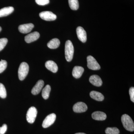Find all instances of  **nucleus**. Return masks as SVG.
Here are the masks:
<instances>
[{"label":"nucleus","instance_id":"obj_17","mask_svg":"<svg viewBox=\"0 0 134 134\" xmlns=\"http://www.w3.org/2000/svg\"><path fill=\"white\" fill-rule=\"evenodd\" d=\"M14 10V8L12 7L3 8L0 9V17L8 15L12 13Z\"/></svg>","mask_w":134,"mask_h":134},{"label":"nucleus","instance_id":"obj_1","mask_svg":"<svg viewBox=\"0 0 134 134\" xmlns=\"http://www.w3.org/2000/svg\"><path fill=\"white\" fill-rule=\"evenodd\" d=\"M121 122H122L124 128L130 132H133L134 130V123L133 121L129 115L125 114L122 115L121 118Z\"/></svg>","mask_w":134,"mask_h":134},{"label":"nucleus","instance_id":"obj_26","mask_svg":"<svg viewBox=\"0 0 134 134\" xmlns=\"http://www.w3.org/2000/svg\"><path fill=\"white\" fill-rule=\"evenodd\" d=\"M36 2L38 5L44 6L47 5L50 2L49 0H35Z\"/></svg>","mask_w":134,"mask_h":134},{"label":"nucleus","instance_id":"obj_8","mask_svg":"<svg viewBox=\"0 0 134 134\" xmlns=\"http://www.w3.org/2000/svg\"><path fill=\"white\" fill-rule=\"evenodd\" d=\"M73 109L75 113H83L86 111L88 109V107L83 102H79L75 104L73 106Z\"/></svg>","mask_w":134,"mask_h":134},{"label":"nucleus","instance_id":"obj_21","mask_svg":"<svg viewBox=\"0 0 134 134\" xmlns=\"http://www.w3.org/2000/svg\"><path fill=\"white\" fill-rule=\"evenodd\" d=\"M70 7L73 10H77L79 7L78 0H68Z\"/></svg>","mask_w":134,"mask_h":134},{"label":"nucleus","instance_id":"obj_3","mask_svg":"<svg viewBox=\"0 0 134 134\" xmlns=\"http://www.w3.org/2000/svg\"><path fill=\"white\" fill-rule=\"evenodd\" d=\"M29 66L26 63L22 62L20 64L18 69V74L19 79L21 81L25 79L29 73Z\"/></svg>","mask_w":134,"mask_h":134},{"label":"nucleus","instance_id":"obj_29","mask_svg":"<svg viewBox=\"0 0 134 134\" xmlns=\"http://www.w3.org/2000/svg\"><path fill=\"white\" fill-rule=\"evenodd\" d=\"M75 134H86L85 133H76Z\"/></svg>","mask_w":134,"mask_h":134},{"label":"nucleus","instance_id":"obj_25","mask_svg":"<svg viewBox=\"0 0 134 134\" xmlns=\"http://www.w3.org/2000/svg\"><path fill=\"white\" fill-rule=\"evenodd\" d=\"M8 40L7 38L0 39V52L2 51L7 44Z\"/></svg>","mask_w":134,"mask_h":134},{"label":"nucleus","instance_id":"obj_10","mask_svg":"<svg viewBox=\"0 0 134 134\" xmlns=\"http://www.w3.org/2000/svg\"><path fill=\"white\" fill-rule=\"evenodd\" d=\"M40 35L38 32H34L26 35L25 37V40L27 43H31L38 39Z\"/></svg>","mask_w":134,"mask_h":134},{"label":"nucleus","instance_id":"obj_11","mask_svg":"<svg viewBox=\"0 0 134 134\" xmlns=\"http://www.w3.org/2000/svg\"><path fill=\"white\" fill-rule=\"evenodd\" d=\"M34 28V25L32 23L21 25L18 27V30L21 33L26 34L31 31Z\"/></svg>","mask_w":134,"mask_h":134},{"label":"nucleus","instance_id":"obj_24","mask_svg":"<svg viewBox=\"0 0 134 134\" xmlns=\"http://www.w3.org/2000/svg\"><path fill=\"white\" fill-rule=\"evenodd\" d=\"M7 66V62L5 60H1L0 61V74L6 69Z\"/></svg>","mask_w":134,"mask_h":134},{"label":"nucleus","instance_id":"obj_5","mask_svg":"<svg viewBox=\"0 0 134 134\" xmlns=\"http://www.w3.org/2000/svg\"><path fill=\"white\" fill-rule=\"evenodd\" d=\"M87 66L92 70H98L100 69V65L96 59L91 55H89L87 58Z\"/></svg>","mask_w":134,"mask_h":134},{"label":"nucleus","instance_id":"obj_23","mask_svg":"<svg viewBox=\"0 0 134 134\" xmlns=\"http://www.w3.org/2000/svg\"><path fill=\"white\" fill-rule=\"evenodd\" d=\"M7 96V91L5 86L0 83V97L2 98H5Z\"/></svg>","mask_w":134,"mask_h":134},{"label":"nucleus","instance_id":"obj_20","mask_svg":"<svg viewBox=\"0 0 134 134\" xmlns=\"http://www.w3.org/2000/svg\"><path fill=\"white\" fill-rule=\"evenodd\" d=\"M50 91H51V87L48 85H47L43 88L42 91V96L44 99H47L49 98Z\"/></svg>","mask_w":134,"mask_h":134},{"label":"nucleus","instance_id":"obj_4","mask_svg":"<svg viewBox=\"0 0 134 134\" xmlns=\"http://www.w3.org/2000/svg\"><path fill=\"white\" fill-rule=\"evenodd\" d=\"M37 114V111L35 107H32L27 111L26 115V120L30 123H33L35 121Z\"/></svg>","mask_w":134,"mask_h":134},{"label":"nucleus","instance_id":"obj_19","mask_svg":"<svg viewBox=\"0 0 134 134\" xmlns=\"http://www.w3.org/2000/svg\"><path fill=\"white\" fill-rule=\"evenodd\" d=\"M60 41L58 38H54L53 39L47 44V46L48 48L51 49H55L58 48L59 46Z\"/></svg>","mask_w":134,"mask_h":134},{"label":"nucleus","instance_id":"obj_12","mask_svg":"<svg viewBox=\"0 0 134 134\" xmlns=\"http://www.w3.org/2000/svg\"><path fill=\"white\" fill-rule=\"evenodd\" d=\"M44 85V82L42 80H39L37 82L31 91V93L34 95H36L38 94L41 90L43 88V86Z\"/></svg>","mask_w":134,"mask_h":134},{"label":"nucleus","instance_id":"obj_27","mask_svg":"<svg viewBox=\"0 0 134 134\" xmlns=\"http://www.w3.org/2000/svg\"><path fill=\"white\" fill-rule=\"evenodd\" d=\"M129 93L130 99L133 103H134V88L133 87H131L130 88Z\"/></svg>","mask_w":134,"mask_h":134},{"label":"nucleus","instance_id":"obj_9","mask_svg":"<svg viewBox=\"0 0 134 134\" xmlns=\"http://www.w3.org/2000/svg\"><path fill=\"white\" fill-rule=\"evenodd\" d=\"M77 37L83 43H85L87 40V34L86 31L81 26H78L76 29Z\"/></svg>","mask_w":134,"mask_h":134},{"label":"nucleus","instance_id":"obj_6","mask_svg":"<svg viewBox=\"0 0 134 134\" xmlns=\"http://www.w3.org/2000/svg\"><path fill=\"white\" fill-rule=\"evenodd\" d=\"M56 117V115L54 113H52L47 115L43 121L42 126L44 128L50 126L55 122Z\"/></svg>","mask_w":134,"mask_h":134},{"label":"nucleus","instance_id":"obj_15","mask_svg":"<svg viewBox=\"0 0 134 134\" xmlns=\"http://www.w3.org/2000/svg\"><path fill=\"white\" fill-rule=\"evenodd\" d=\"M84 71L83 67L79 66H76L74 68L72 71V75L75 78H79L82 76Z\"/></svg>","mask_w":134,"mask_h":134},{"label":"nucleus","instance_id":"obj_18","mask_svg":"<svg viewBox=\"0 0 134 134\" xmlns=\"http://www.w3.org/2000/svg\"><path fill=\"white\" fill-rule=\"evenodd\" d=\"M91 97L97 101H103L104 98V96L100 92L96 91H92L90 93Z\"/></svg>","mask_w":134,"mask_h":134},{"label":"nucleus","instance_id":"obj_16","mask_svg":"<svg viewBox=\"0 0 134 134\" xmlns=\"http://www.w3.org/2000/svg\"><path fill=\"white\" fill-rule=\"evenodd\" d=\"M45 66L47 68L53 73H56L58 71V65L54 62L48 60L45 63Z\"/></svg>","mask_w":134,"mask_h":134},{"label":"nucleus","instance_id":"obj_22","mask_svg":"<svg viewBox=\"0 0 134 134\" xmlns=\"http://www.w3.org/2000/svg\"><path fill=\"white\" fill-rule=\"evenodd\" d=\"M106 134H119V130L117 127H107L105 130Z\"/></svg>","mask_w":134,"mask_h":134},{"label":"nucleus","instance_id":"obj_14","mask_svg":"<svg viewBox=\"0 0 134 134\" xmlns=\"http://www.w3.org/2000/svg\"><path fill=\"white\" fill-rule=\"evenodd\" d=\"M92 117L93 119L96 120L103 121L106 119L107 115L104 113L97 111L92 114Z\"/></svg>","mask_w":134,"mask_h":134},{"label":"nucleus","instance_id":"obj_28","mask_svg":"<svg viewBox=\"0 0 134 134\" xmlns=\"http://www.w3.org/2000/svg\"><path fill=\"white\" fill-rule=\"evenodd\" d=\"M7 130V126L6 124H3L2 127H0V134H4Z\"/></svg>","mask_w":134,"mask_h":134},{"label":"nucleus","instance_id":"obj_30","mask_svg":"<svg viewBox=\"0 0 134 134\" xmlns=\"http://www.w3.org/2000/svg\"><path fill=\"white\" fill-rule=\"evenodd\" d=\"M1 30H2V28H1V26H0V32L1 31Z\"/></svg>","mask_w":134,"mask_h":134},{"label":"nucleus","instance_id":"obj_2","mask_svg":"<svg viewBox=\"0 0 134 134\" xmlns=\"http://www.w3.org/2000/svg\"><path fill=\"white\" fill-rule=\"evenodd\" d=\"M74 46L72 42L70 40H67L65 43V58L67 61L71 62L74 56Z\"/></svg>","mask_w":134,"mask_h":134},{"label":"nucleus","instance_id":"obj_13","mask_svg":"<svg viewBox=\"0 0 134 134\" xmlns=\"http://www.w3.org/2000/svg\"><path fill=\"white\" fill-rule=\"evenodd\" d=\"M90 82L94 86H100L102 85L103 82L100 77L97 75H93L89 79Z\"/></svg>","mask_w":134,"mask_h":134},{"label":"nucleus","instance_id":"obj_7","mask_svg":"<svg viewBox=\"0 0 134 134\" xmlns=\"http://www.w3.org/2000/svg\"><path fill=\"white\" fill-rule=\"evenodd\" d=\"M39 16L41 19L46 21H53L55 20L57 16L55 14L50 11H43L40 13Z\"/></svg>","mask_w":134,"mask_h":134}]
</instances>
